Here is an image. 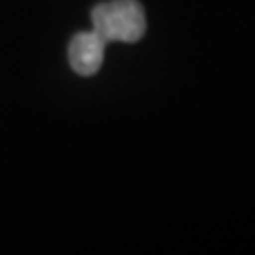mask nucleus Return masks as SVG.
<instances>
[{
    "instance_id": "1",
    "label": "nucleus",
    "mask_w": 255,
    "mask_h": 255,
    "mask_svg": "<svg viewBox=\"0 0 255 255\" xmlns=\"http://www.w3.org/2000/svg\"><path fill=\"white\" fill-rule=\"evenodd\" d=\"M92 23L107 43H136L147 30L145 9L138 0H109L94 6Z\"/></svg>"
},
{
    "instance_id": "2",
    "label": "nucleus",
    "mask_w": 255,
    "mask_h": 255,
    "mask_svg": "<svg viewBox=\"0 0 255 255\" xmlns=\"http://www.w3.org/2000/svg\"><path fill=\"white\" fill-rule=\"evenodd\" d=\"M107 41L96 30L79 32L68 43V62L70 68L81 77H92L100 70L105 60Z\"/></svg>"
}]
</instances>
